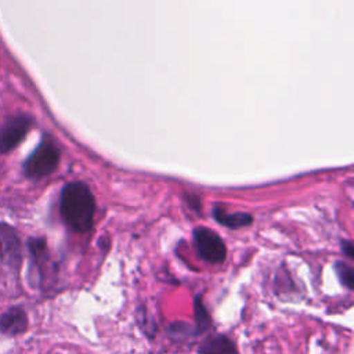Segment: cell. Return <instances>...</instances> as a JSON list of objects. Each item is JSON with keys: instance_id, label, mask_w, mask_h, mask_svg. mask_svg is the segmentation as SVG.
Instances as JSON below:
<instances>
[{"instance_id": "cell-6", "label": "cell", "mask_w": 354, "mask_h": 354, "mask_svg": "<svg viewBox=\"0 0 354 354\" xmlns=\"http://www.w3.org/2000/svg\"><path fill=\"white\" fill-rule=\"evenodd\" d=\"M0 261L14 271H18L22 263V248L18 234L4 223H0Z\"/></svg>"}, {"instance_id": "cell-3", "label": "cell", "mask_w": 354, "mask_h": 354, "mask_svg": "<svg viewBox=\"0 0 354 354\" xmlns=\"http://www.w3.org/2000/svg\"><path fill=\"white\" fill-rule=\"evenodd\" d=\"M32 118L29 115H15L8 118L0 126V153L11 152L22 142L32 127Z\"/></svg>"}, {"instance_id": "cell-4", "label": "cell", "mask_w": 354, "mask_h": 354, "mask_svg": "<svg viewBox=\"0 0 354 354\" xmlns=\"http://www.w3.org/2000/svg\"><path fill=\"white\" fill-rule=\"evenodd\" d=\"M194 241L199 256L209 263H221L225 259L227 248L223 239L210 228L198 227L194 230Z\"/></svg>"}, {"instance_id": "cell-7", "label": "cell", "mask_w": 354, "mask_h": 354, "mask_svg": "<svg viewBox=\"0 0 354 354\" xmlns=\"http://www.w3.org/2000/svg\"><path fill=\"white\" fill-rule=\"evenodd\" d=\"M28 329V315L19 306H12L0 314V332L8 336H17Z\"/></svg>"}, {"instance_id": "cell-2", "label": "cell", "mask_w": 354, "mask_h": 354, "mask_svg": "<svg viewBox=\"0 0 354 354\" xmlns=\"http://www.w3.org/2000/svg\"><path fill=\"white\" fill-rule=\"evenodd\" d=\"M59 162V149L50 140L43 138L41 142L24 162V173L29 178H40L53 173Z\"/></svg>"}, {"instance_id": "cell-8", "label": "cell", "mask_w": 354, "mask_h": 354, "mask_svg": "<svg viewBox=\"0 0 354 354\" xmlns=\"http://www.w3.org/2000/svg\"><path fill=\"white\" fill-rule=\"evenodd\" d=\"M199 354H238L232 340L224 335H217L206 339L198 348Z\"/></svg>"}, {"instance_id": "cell-10", "label": "cell", "mask_w": 354, "mask_h": 354, "mask_svg": "<svg viewBox=\"0 0 354 354\" xmlns=\"http://www.w3.org/2000/svg\"><path fill=\"white\" fill-rule=\"evenodd\" d=\"M335 271L339 277V281L347 288V289H353L354 286V270L350 264L344 263V261H336L335 263Z\"/></svg>"}, {"instance_id": "cell-11", "label": "cell", "mask_w": 354, "mask_h": 354, "mask_svg": "<svg viewBox=\"0 0 354 354\" xmlns=\"http://www.w3.org/2000/svg\"><path fill=\"white\" fill-rule=\"evenodd\" d=\"M195 321H196V329H195L196 333H201L202 330H206L210 326V317L199 297L195 299Z\"/></svg>"}, {"instance_id": "cell-5", "label": "cell", "mask_w": 354, "mask_h": 354, "mask_svg": "<svg viewBox=\"0 0 354 354\" xmlns=\"http://www.w3.org/2000/svg\"><path fill=\"white\" fill-rule=\"evenodd\" d=\"M28 250H29V268H28V279L29 283L35 288L43 286L46 279V271L48 266V254L47 245L43 238H29L28 239Z\"/></svg>"}, {"instance_id": "cell-12", "label": "cell", "mask_w": 354, "mask_h": 354, "mask_svg": "<svg viewBox=\"0 0 354 354\" xmlns=\"http://www.w3.org/2000/svg\"><path fill=\"white\" fill-rule=\"evenodd\" d=\"M342 250L343 253L348 257V259H353L354 256V248H353V243L350 241H343L342 242Z\"/></svg>"}, {"instance_id": "cell-9", "label": "cell", "mask_w": 354, "mask_h": 354, "mask_svg": "<svg viewBox=\"0 0 354 354\" xmlns=\"http://www.w3.org/2000/svg\"><path fill=\"white\" fill-rule=\"evenodd\" d=\"M213 217L217 223L228 227V228H241L252 224L253 217L249 213L245 212H235V213H227L224 207L216 206L213 209Z\"/></svg>"}, {"instance_id": "cell-1", "label": "cell", "mask_w": 354, "mask_h": 354, "mask_svg": "<svg viewBox=\"0 0 354 354\" xmlns=\"http://www.w3.org/2000/svg\"><path fill=\"white\" fill-rule=\"evenodd\" d=\"M59 210L73 231L87 232L93 227L95 210V201L88 185L82 181L65 184L59 196Z\"/></svg>"}]
</instances>
